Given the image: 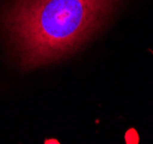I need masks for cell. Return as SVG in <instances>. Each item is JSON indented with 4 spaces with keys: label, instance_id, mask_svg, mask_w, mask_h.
<instances>
[{
    "label": "cell",
    "instance_id": "cell-1",
    "mask_svg": "<svg viewBox=\"0 0 153 144\" xmlns=\"http://www.w3.org/2000/svg\"><path fill=\"white\" fill-rule=\"evenodd\" d=\"M121 0H13L0 27L19 66L38 68L69 57L101 29Z\"/></svg>",
    "mask_w": 153,
    "mask_h": 144
}]
</instances>
